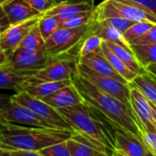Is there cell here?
Here are the masks:
<instances>
[{
  "label": "cell",
  "mask_w": 156,
  "mask_h": 156,
  "mask_svg": "<svg viewBox=\"0 0 156 156\" xmlns=\"http://www.w3.org/2000/svg\"><path fill=\"white\" fill-rule=\"evenodd\" d=\"M72 81L84 101L103 116L113 127L140 139L141 131L129 105L103 92L77 72L73 75Z\"/></svg>",
  "instance_id": "obj_1"
},
{
  "label": "cell",
  "mask_w": 156,
  "mask_h": 156,
  "mask_svg": "<svg viewBox=\"0 0 156 156\" xmlns=\"http://www.w3.org/2000/svg\"><path fill=\"white\" fill-rule=\"evenodd\" d=\"M57 110L75 133L89 140L108 156L112 155L115 147L113 133L108 129L110 123L97 110L85 101L79 105Z\"/></svg>",
  "instance_id": "obj_2"
},
{
  "label": "cell",
  "mask_w": 156,
  "mask_h": 156,
  "mask_svg": "<svg viewBox=\"0 0 156 156\" xmlns=\"http://www.w3.org/2000/svg\"><path fill=\"white\" fill-rule=\"evenodd\" d=\"M73 134L74 131L63 129L25 127L10 123L0 140L15 150L39 151L48 146L63 142Z\"/></svg>",
  "instance_id": "obj_3"
},
{
  "label": "cell",
  "mask_w": 156,
  "mask_h": 156,
  "mask_svg": "<svg viewBox=\"0 0 156 156\" xmlns=\"http://www.w3.org/2000/svg\"><path fill=\"white\" fill-rule=\"evenodd\" d=\"M93 22L77 28H59L45 41L44 51L51 59L62 55H77L83 41L90 34Z\"/></svg>",
  "instance_id": "obj_4"
},
{
  "label": "cell",
  "mask_w": 156,
  "mask_h": 156,
  "mask_svg": "<svg viewBox=\"0 0 156 156\" xmlns=\"http://www.w3.org/2000/svg\"><path fill=\"white\" fill-rule=\"evenodd\" d=\"M119 17L132 22L147 21L156 24V16L131 0H104L94 9L95 20Z\"/></svg>",
  "instance_id": "obj_5"
},
{
  "label": "cell",
  "mask_w": 156,
  "mask_h": 156,
  "mask_svg": "<svg viewBox=\"0 0 156 156\" xmlns=\"http://www.w3.org/2000/svg\"><path fill=\"white\" fill-rule=\"evenodd\" d=\"M78 56L74 54L53 58L44 68L31 74L24 82L22 91L28 87L40 82L62 81L72 79L77 70Z\"/></svg>",
  "instance_id": "obj_6"
},
{
  "label": "cell",
  "mask_w": 156,
  "mask_h": 156,
  "mask_svg": "<svg viewBox=\"0 0 156 156\" xmlns=\"http://www.w3.org/2000/svg\"><path fill=\"white\" fill-rule=\"evenodd\" d=\"M10 99L32 110L36 115L45 120L52 128L63 129L73 131L70 125L59 113V111L49 104H47L46 102H44L43 100H41V98H35L27 93L26 91H20L16 92L14 95H12Z\"/></svg>",
  "instance_id": "obj_7"
},
{
  "label": "cell",
  "mask_w": 156,
  "mask_h": 156,
  "mask_svg": "<svg viewBox=\"0 0 156 156\" xmlns=\"http://www.w3.org/2000/svg\"><path fill=\"white\" fill-rule=\"evenodd\" d=\"M76 72L103 92L118 98L127 105H129V85H125L111 76L97 73L85 65L79 64L78 62Z\"/></svg>",
  "instance_id": "obj_8"
},
{
  "label": "cell",
  "mask_w": 156,
  "mask_h": 156,
  "mask_svg": "<svg viewBox=\"0 0 156 156\" xmlns=\"http://www.w3.org/2000/svg\"><path fill=\"white\" fill-rule=\"evenodd\" d=\"M51 60L44 50L27 51L18 47L9 53V64L11 67L30 74L44 68Z\"/></svg>",
  "instance_id": "obj_9"
},
{
  "label": "cell",
  "mask_w": 156,
  "mask_h": 156,
  "mask_svg": "<svg viewBox=\"0 0 156 156\" xmlns=\"http://www.w3.org/2000/svg\"><path fill=\"white\" fill-rule=\"evenodd\" d=\"M129 103L141 132L156 133L151 103L135 87L129 85Z\"/></svg>",
  "instance_id": "obj_10"
},
{
  "label": "cell",
  "mask_w": 156,
  "mask_h": 156,
  "mask_svg": "<svg viewBox=\"0 0 156 156\" xmlns=\"http://www.w3.org/2000/svg\"><path fill=\"white\" fill-rule=\"evenodd\" d=\"M0 116L12 124L36 127V128H52L45 120L36 115L27 107L19 104L10 99V101L0 110Z\"/></svg>",
  "instance_id": "obj_11"
},
{
  "label": "cell",
  "mask_w": 156,
  "mask_h": 156,
  "mask_svg": "<svg viewBox=\"0 0 156 156\" xmlns=\"http://www.w3.org/2000/svg\"><path fill=\"white\" fill-rule=\"evenodd\" d=\"M42 15L40 14L25 21L10 25L6 31L0 35V46L9 53L17 49L28 33L39 22Z\"/></svg>",
  "instance_id": "obj_12"
},
{
  "label": "cell",
  "mask_w": 156,
  "mask_h": 156,
  "mask_svg": "<svg viewBox=\"0 0 156 156\" xmlns=\"http://www.w3.org/2000/svg\"><path fill=\"white\" fill-rule=\"evenodd\" d=\"M41 99L56 109L70 108L84 103V99L73 84V81L72 84L65 86Z\"/></svg>",
  "instance_id": "obj_13"
},
{
  "label": "cell",
  "mask_w": 156,
  "mask_h": 156,
  "mask_svg": "<svg viewBox=\"0 0 156 156\" xmlns=\"http://www.w3.org/2000/svg\"><path fill=\"white\" fill-rule=\"evenodd\" d=\"M112 128L115 150L122 151L127 156H145L148 150L140 139L113 126Z\"/></svg>",
  "instance_id": "obj_14"
},
{
  "label": "cell",
  "mask_w": 156,
  "mask_h": 156,
  "mask_svg": "<svg viewBox=\"0 0 156 156\" xmlns=\"http://www.w3.org/2000/svg\"><path fill=\"white\" fill-rule=\"evenodd\" d=\"M95 7V0H62L43 15H54L63 20L77 13L94 10Z\"/></svg>",
  "instance_id": "obj_15"
},
{
  "label": "cell",
  "mask_w": 156,
  "mask_h": 156,
  "mask_svg": "<svg viewBox=\"0 0 156 156\" xmlns=\"http://www.w3.org/2000/svg\"><path fill=\"white\" fill-rule=\"evenodd\" d=\"M78 63L85 65V66L90 68L91 70H93L97 73H99L101 74L111 76L125 85H129L113 69V67L110 65V63L106 59V57L103 55V53L101 52L100 50L91 52L82 58H78Z\"/></svg>",
  "instance_id": "obj_16"
},
{
  "label": "cell",
  "mask_w": 156,
  "mask_h": 156,
  "mask_svg": "<svg viewBox=\"0 0 156 156\" xmlns=\"http://www.w3.org/2000/svg\"><path fill=\"white\" fill-rule=\"evenodd\" d=\"M10 25H14L40 15L25 0H8L2 5Z\"/></svg>",
  "instance_id": "obj_17"
},
{
  "label": "cell",
  "mask_w": 156,
  "mask_h": 156,
  "mask_svg": "<svg viewBox=\"0 0 156 156\" xmlns=\"http://www.w3.org/2000/svg\"><path fill=\"white\" fill-rule=\"evenodd\" d=\"M65 144L71 156H108L89 140L75 132Z\"/></svg>",
  "instance_id": "obj_18"
},
{
  "label": "cell",
  "mask_w": 156,
  "mask_h": 156,
  "mask_svg": "<svg viewBox=\"0 0 156 156\" xmlns=\"http://www.w3.org/2000/svg\"><path fill=\"white\" fill-rule=\"evenodd\" d=\"M30 73L18 71L9 64L0 67V89H9L16 92L22 91L24 82Z\"/></svg>",
  "instance_id": "obj_19"
},
{
  "label": "cell",
  "mask_w": 156,
  "mask_h": 156,
  "mask_svg": "<svg viewBox=\"0 0 156 156\" xmlns=\"http://www.w3.org/2000/svg\"><path fill=\"white\" fill-rule=\"evenodd\" d=\"M90 34L97 35V36L100 37L103 41L119 44V45L131 51L130 45L126 41V40L123 37V34L120 33L119 31H118L117 30H115L114 28L105 24L102 21L94 20Z\"/></svg>",
  "instance_id": "obj_20"
},
{
  "label": "cell",
  "mask_w": 156,
  "mask_h": 156,
  "mask_svg": "<svg viewBox=\"0 0 156 156\" xmlns=\"http://www.w3.org/2000/svg\"><path fill=\"white\" fill-rule=\"evenodd\" d=\"M129 85L137 88L149 102L156 106V77L145 71V73L137 75Z\"/></svg>",
  "instance_id": "obj_21"
},
{
  "label": "cell",
  "mask_w": 156,
  "mask_h": 156,
  "mask_svg": "<svg viewBox=\"0 0 156 156\" xmlns=\"http://www.w3.org/2000/svg\"><path fill=\"white\" fill-rule=\"evenodd\" d=\"M104 41L107 44V46L110 49V51L120 61H122L131 72H133L137 75L145 73V69L139 63V62L137 61L132 51H130V50H129V49H127V48H125L119 44L114 43V42L106 41Z\"/></svg>",
  "instance_id": "obj_22"
},
{
  "label": "cell",
  "mask_w": 156,
  "mask_h": 156,
  "mask_svg": "<svg viewBox=\"0 0 156 156\" xmlns=\"http://www.w3.org/2000/svg\"><path fill=\"white\" fill-rule=\"evenodd\" d=\"M100 51L103 53V55L106 57V59L108 61V62L110 63V65L113 67V69L123 78V79L128 83H131L133 81L134 78L137 76V74H135L133 72H131L127 66L126 64L120 61L111 51L110 49L107 46V44L105 43V41H103L101 47H100Z\"/></svg>",
  "instance_id": "obj_23"
},
{
  "label": "cell",
  "mask_w": 156,
  "mask_h": 156,
  "mask_svg": "<svg viewBox=\"0 0 156 156\" xmlns=\"http://www.w3.org/2000/svg\"><path fill=\"white\" fill-rule=\"evenodd\" d=\"M72 84V79L69 80H62V81H47V82H40L37 84H34L32 86L28 87L24 91L29 93L30 95L38 98H42L44 97H47L53 92L57 91L58 89L68 86Z\"/></svg>",
  "instance_id": "obj_24"
},
{
  "label": "cell",
  "mask_w": 156,
  "mask_h": 156,
  "mask_svg": "<svg viewBox=\"0 0 156 156\" xmlns=\"http://www.w3.org/2000/svg\"><path fill=\"white\" fill-rule=\"evenodd\" d=\"M130 49L143 68L151 63H156V44L130 45Z\"/></svg>",
  "instance_id": "obj_25"
},
{
  "label": "cell",
  "mask_w": 156,
  "mask_h": 156,
  "mask_svg": "<svg viewBox=\"0 0 156 156\" xmlns=\"http://www.w3.org/2000/svg\"><path fill=\"white\" fill-rule=\"evenodd\" d=\"M44 45L45 40L42 38L37 23L24 38L19 47L27 51H41L44 50Z\"/></svg>",
  "instance_id": "obj_26"
},
{
  "label": "cell",
  "mask_w": 156,
  "mask_h": 156,
  "mask_svg": "<svg viewBox=\"0 0 156 156\" xmlns=\"http://www.w3.org/2000/svg\"><path fill=\"white\" fill-rule=\"evenodd\" d=\"M62 20L54 15H42L38 22V27L42 38L46 41L51 36L62 24Z\"/></svg>",
  "instance_id": "obj_27"
},
{
  "label": "cell",
  "mask_w": 156,
  "mask_h": 156,
  "mask_svg": "<svg viewBox=\"0 0 156 156\" xmlns=\"http://www.w3.org/2000/svg\"><path fill=\"white\" fill-rule=\"evenodd\" d=\"M93 20H94V10L80 12L64 19L62 21L60 28H77V27L88 25Z\"/></svg>",
  "instance_id": "obj_28"
},
{
  "label": "cell",
  "mask_w": 156,
  "mask_h": 156,
  "mask_svg": "<svg viewBox=\"0 0 156 156\" xmlns=\"http://www.w3.org/2000/svg\"><path fill=\"white\" fill-rule=\"evenodd\" d=\"M102 42L103 40L100 37L94 34H89L83 41L79 50H78V53H77L78 58H82L91 52L100 50Z\"/></svg>",
  "instance_id": "obj_29"
},
{
  "label": "cell",
  "mask_w": 156,
  "mask_h": 156,
  "mask_svg": "<svg viewBox=\"0 0 156 156\" xmlns=\"http://www.w3.org/2000/svg\"><path fill=\"white\" fill-rule=\"evenodd\" d=\"M154 24L147 21H139V22H134L124 33L123 37L126 40V41L129 44L130 41L133 40L140 37L144 33H146Z\"/></svg>",
  "instance_id": "obj_30"
},
{
  "label": "cell",
  "mask_w": 156,
  "mask_h": 156,
  "mask_svg": "<svg viewBox=\"0 0 156 156\" xmlns=\"http://www.w3.org/2000/svg\"><path fill=\"white\" fill-rule=\"evenodd\" d=\"M98 20L114 28L115 30H117L118 31H119L122 34L134 23L129 20H126L123 18H119V17H109V18L102 19V20Z\"/></svg>",
  "instance_id": "obj_31"
},
{
  "label": "cell",
  "mask_w": 156,
  "mask_h": 156,
  "mask_svg": "<svg viewBox=\"0 0 156 156\" xmlns=\"http://www.w3.org/2000/svg\"><path fill=\"white\" fill-rule=\"evenodd\" d=\"M39 152L43 156H71L65 141L48 146L39 151Z\"/></svg>",
  "instance_id": "obj_32"
},
{
  "label": "cell",
  "mask_w": 156,
  "mask_h": 156,
  "mask_svg": "<svg viewBox=\"0 0 156 156\" xmlns=\"http://www.w3.org/2000/svg\"><path fill=\"white\" fill-rule=\"evenodd\" d=\"M156 44V24H154L146 33L129 42V45Z\"/></svg>",
  "instance_id": "obj_33"
},
{
  "label": "cell",
  "mask_w": 156,
  "mask_h": 156,
  "mask_svg": "<svg viewBox=\"0 0 156 156\" xmlns=\"http://www.w3.org/2000/svg\"><path fill=\"white\" fill-rule=\"evenodd\" d=\"M25 1L41 14H44L55 5L52 0H25Z\"/></svg>",
  "instance_id": "obj_34"
},
{
  "label": "cell",
  "mask_w": 156,
  "mask_h": 156,
  "mask_svg": "<svg viewBox=\"0 0 156 156\" xmlns=\"http://www.w3.org/2000/svg\"><path fill=\"white\" fill-rule=\"evenodd\" d=\"M140 139L146 149L154 155H156V133L141 132Z\"/></svg>",
  "instance_id": "obj_35"
},
{
  "label": "cell",
  "mask_w": 156,
  "mask_h": 156,
  "mask_svg": "<svg viewBox=\"0 0 156 156\" xmlns=\"http://www.w3.org/2000/svg\"><path fill=\"white\" fill-rule=\"evenodd\" d=\"M156 16V0H131Z\"/></svg>",
  "instance_id": "obj_36"
},
{
  "label": "cell",
  "mask_w": 156,
  "mask_h": 156,
  "mask_svg": "<svg viewBox=\"0 0 156 156\" xmlns=\"http://www.w3.org/2000/svg\"><path fill=\"white\" fill-rule=\"evenodd\" d=\"M9 26H10L9 21L3 10V8H2V6H0V35H1L4 31H6Z\"/></svg>",
  "instance_id": "obj_37"
},
{
  "label": "cell",
  "mask_w": 156,
  "mask_h": 156,
  "mask_svg": "<svg viewBox=\"0 0 156 156\" xmlns=\"http://www.w3.org/2000/svg\"><path fill=\"white\" fill-rule=\"evenodd\" d=\"M9 156H43L39 151H23V150H15L10 151Z\"/></svg>",
  "instance_id": "obj_38"
},
{
  "label": "cell",
  "mask_w": 156,
  "mask_h": 156,
  "mask_svg": "<svg viewBox=\"0 0 156 156\" xmlns=\"http://www.w3.org/2000/svg\"><path fill=\"white\" fill-rule=\"evenodd\" d=\"M9 64V52L0 46V67Z\"/></svg>",
  "instance_id": "obj_39"
},
{
  "label": "cell",
  "mask_w": 156,
  "mask_h": 156,
  "mask_svg": "<svg viewBox=\"0 0 156 156\" xmlns=\"http://www.w3.org/2000/svg\"><path fill=\"white\" fill-rule=\"evenodd\" d=\"M10 98H11V96H9V95L0 93V110H1L10 101Z\"/></svg>",
  "instance_id": "obj_40"
},
{
  "label": "cell",
  "mask_w": 156,
  "mask_h": 156,
  "mask_svg": "<svg viewBox=\"0 0 156 156\" xmlns=\"http://www.w3.org/2000/svg\"><path fill=\"white\" fill-rule=\"evenodd\" d=\"M10 125V123L9 121H7L5 119H3L1 116H0V137H1L3 131Z\"/></svg>",
  "instance_id": "obj_41"
},
{
  "label": "cell",
  "mask_w": 156,
  "mask_h": 156,
  "mask_svg": "<svg viewBox=\"0 0 156 156\" xmlns=\"http://www.w3.org/2000/svg\"><path fill=\"white\" fill-rule=\"evenodd\" d=\"M144 69L147 73H149L150 74L156 77V63H151V64L147 65Z\"/></svg>",
  "instance_id": "obj_42"
},
{
  "label": "cell",
  "mask_w": 156,
  "mask_h": 156,
  "mask_svg": "<svg viewBox=\"0 0 156 156\" xmlns=\"http://www.w3.org/2000/svg\"><path fill=\"white\" fill-rule=\"evenodd\" d=\"M0 150H5V151H15V149H14L13 147H11V146L6 144V143L3 142L1 140H0Z\"/></svg>",
  "instance_id": "obj_43"
},
{
  "label": "cell",
  "mask_w": 156,
  "mask_h": 156,
  "mask_svg": "<svg viewBox=\"0 0 156 156\" xmlns=\"http://www.w3.org/2000/svg\"><path fill=\"white\" fill-rule=\"evenodd\" d=\"M111 156H127L125 153H123L122 151H119V150H114L112 151V155Z\"/></svg>",
  "instance_id": "obj_44"
},
{
  "label": "cell",
  "mask_w": 156,
  "mask_h": 156,
  "mask_svg": "<svg viewBox=\"0 0 156 156\" xmlns=\"http://www.w3.org/2000/svg\"><path fill=\"white\" fill-rule=\"evenodd\" d=\"M151 111H152V117H153V119H154V122L156 125V106H154L153 104L151 103Z\"/></svg>",
  "instance_id": "obj_45"
},
{
  "label": "cell",
  "mask_w": 156,
  "mask_h": 156,
  "mask_svg": "<svg viewBox=\"0 0 156 156\" xmlns=\"http://www.w3.org/2000/svg\"><path fill=\"white\" fill-rule=\"evenodd\" d=\"M10 151H5V150H0V156H9Z\"/></svg>",
  "instance_id": "obj_46"
},
{
  "label": "cell",
  "mask_w": 156,
  "mask_h": 156,
  "mask_svg": "<svg viewBox=\"0 0 156 156\" xmlns=\"http://www.w3.org/2000/svg\"><path fill=\"white\" fill-rule=\"evenodd\" d=\"M145 156H156V155H154L153 153H151V151H147V152H146V154H145Z\"/></svg>",
  "instance_id": "obj_47"
},
{
  "label": "cell",
  "mask_w": 156,
  "mask_h": 156,
  "mask_svg": "<svg viewBox=\"0 0 156 156\" xmlns=\"http://www.w3.org/2000/svg\"><path fill=\"white\" fill-rule=\"evenodd\" d=\"M8 0H0V6H2L5 2H7Z\"/></svg>",
  "instance_id": "obj_48"
},
{
  "label": "cell",
  "mask_w": 156,
  "mask_h": 156,
  "mask_svg": "<svg viewBox=\"0 0 156 156\" xmlns=\"http://www.w3.org/2000/svg\"><path fill=\"white\" fill-rule=\"evenodd\" d=\"M52 1L55 3V4H57V3H59V2H61L62 1V0H52Z\"/></svg>",
  "instance_id": "obj_49"
}]
</instances>
